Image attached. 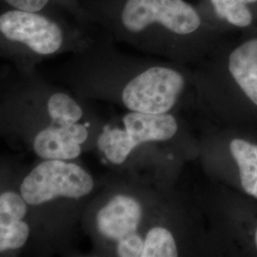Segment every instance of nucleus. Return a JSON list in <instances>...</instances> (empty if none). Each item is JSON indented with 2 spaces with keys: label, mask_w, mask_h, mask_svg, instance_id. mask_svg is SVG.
I'll list each match as a JSON object with an SVG mask.
<instances>
[{
  "label": "nucleus",
  "mask_w": 257,
  "mask_h": 257,
  "mask_svg": "<svg viewBox=\"0 0 257 257\" xmlns=\"http://www.w3.org/2000/svg\"><path fill=\"white\" fill-rule=\"evenodd\" d=\"M1 34L29 47L38 55L55 54L63 43V33L52 20L34 12L12 10L0 17Z\"/></svg>",
  "instance_id": "39448f33"
},
{
  "label": "nucleus",
  "mask_w": 257,
  "mask_h": 257,
  "mask_svg": "<svg viewBox=\"0 0 257 257\" xmlns=\"http://www.w3.org/2000/svg\"><path fill=\"white\" fill-rule=\"evenodd\" d=\"M121 20L131 33L158 23L182 36L195 32L201 24L197 12L183 0H127Z\"/></svg>",
  "instance_id": "20e7f679"
},
{
  "label": "nucleus",
  "mask_w": 257,
  "mask_h": 257,
  "mask_svg": "<svg viewBox=\"0 0 257 257\" xmlns=\"http://www.w3.org/2000/svg\"><path fill=\"white\" fill-rule=\"evenodd\" d=\"M255 244H256V248H257V229H256V231H255Z\"/></svg>",
  "instance_id": "f3484780"
},
{
  "label": "nucleus",
  "mask_w": 257,
  "mask_h": 257,
  "mask_svg": "<svg viewBox=\"0 0 257 257\" xmlns=\"http://www.w3.org/2000/svg\"><path fill=\"white\" fill-rule=\"evenodd\" d=\"M28 204L21 193L5 192L0 195V225L21 221L27 215Z\"/></svg>",
  "instance_id": "ddd939ff"
},
{
  "label": "nucleus",
  "mask_w": 257,
  "mask_h": 257,
  "mask_svg": "<svg viewBox=\"0 0 257 257\" xmlns=\"http://www.w3.org/2000/svg\"><path fill=\"white\" fill-rule=\"evenodd\" d=\"M17 10L37 13L43 9L50 0H4Z\"/></svg>",
  "instance_id": "2eb2a0df"
},
{
  "label": "nucleus",
  "mask_w": 257,
  "mask_h": 257,
  "mask_svg": "<svg viewBox=\"0 0 257 257\" xmlns=\"http://www.w3.org/2000/svg\"><path fill=\"white\" fill-rule=\"evenodd\" d=\"M246 4H249V3H253V2H256L257 0H243Z\"/></svg>",
  "instance_id": "dca6fc26"
},
{
  "label": "nucleus",
  "mask_w": 257,
  "mask_h": 257,
  "mask_svg": "<svg viewBox=\"0 0 257 257\" xmlns=\"http://www.w3.org/2000/svg\"><path fill=\"white\" fill-rule=\"evenodd\" d=\"M92 176L80 166L65 160H45L24 178L20 193L31 206L59 197L79 199L92 193Z\"/></svg>",
  "instance_id": "f257e3e1"
},
{
  "label": "nucleus",
  "mask_w": 257,
  "mask_h": 257,
  "mask_svg": "<svg viewBox=\"0 0 257 257\" xmlns=\"http://www.w3.org/2000/svg\"><path fill=\"white\" fill-rule=\"evenodd\" d=\"M183 76L173 69L153 67L125 86L122 101L131 111L163 114L172 110L183 91Z\"/></svg>",
  "instance_id": "7ed1b4c3"
},
{
  "label": "nucleus",
  "mask_w": 257,
  "mask_h": 257,
  "mask_svg": "<svg viewBox=\"0 0 257 257\" xmlns=\"http://www.w3.org/2000/svg\"><path fill=\"white\" fill-rule=\"evenodd\" d=\"M229 69L241 90L257 106V39L248 40L231 53Z\"/></svg>",
  "instance_id": "6e6552de"
},
{
  "label": "nucleus",
  "mask_w": 257,
  "mask_h": 257,
  "mask_svg": "<svg viewBox=\"0 0 257 257\" xmlns=\"http://www.w3.org/2000/svg\"><path fill=\"white\" fill-rule=\"evenodd\" d=\"M34 151L45 160H73L80 156L81 145L74 142L68 125H51L41 130L34 140Z\"/></svg>",
  "instance_id": "0eeeda50"
},
{
  "label": "nucleus",
  "mask_w": 257,
  "mask_h": 257,
  "mask_svg": "<svg viewBox=\"0 0 257 257\" xmlns=\"http://www.w3.org/2000/svg\"><path fill=\"white\" fill-rule=\"evenodd\" d=\"M29 235L30 228L24 221L0 225V251L21 248L27 242Z\"/></svg>",
  "instance_id": "4468645a"
},
{
  "label": "nucleus",
  "mask_w": 257,
  "mask_h": 257,
  "mask_svg": "<svg viewBox=\"0 0 257 257\" xmlns=\"http://www.w3.org/2000/svg\"><path fill=\"white\" fill-rule=\"evenodd\" d=\"M143 207L128 194L112 196L97 212L96 228L104 238L117 244L121 240L139 233Z\"/></svg>",
  "instance_id": "423d86ee"
},
{
  "label": "nucleus",
  "mask_w": 257,
  "mask_h": 257,
  "mask_svg": "<svg viewBox=\"0 0 257 257\" xmlns=\"http://www.w3.org/2000/svg\"><path fill=\"white\" fill-rule=\"evenodd\" d=\"M123 128L105 130L97 139V146L110 163L119 165L132 151L146 142L166 141L174 138L178 125L169 113L149 114L131 111L123 118Z\"/></svg>",
  "instance_id": "f03ea898"
},
{
  "label": "nucleus",
  "mask_w": 257,
  "mask_h": 257,
  "mask_svg": "<svg viewBox=\"0 0 257 257\" xmlns=\"http://www.w3.org/2000/svg\"><path fill=\"white\" fill-rule=\"evenodd\" d=\"M48 112L52 124L56 126L78 123L83 115L80 106L64 92H56L50 97Z\"/></svg>",
  "instance_id": "9d476101"
},
{
  "label": "nucleus",
  "mask_w": 257,
  "mask_h": 257,
  "mask_svg": "<svg viewBox=\"0 0 257 257\" xmlns=\"http://www.w3.org/2000/svg\"><path fill=\"white\" fill-rule=\"evenodd\" d=\"M216 14L237 27L250 25L252 16L243 0H211Z\"/></svg>",
  "instance_id": "f8f14e48"
},
{
  "label": "nucleus",
  "mask_w": 257,
  "mask_h": 257,
  "mask_svg": "<svg viewBox=\"0 0 257 257\" xmlns=\"http://www.w3.org/2000/svg\"><path fill=\"white\" fill-rule=\"evenodd\" d=\"M230 150L238 166L243 189L248 194L257 198L256 144L236 138L230 142Z\"/></svg>",
  "instance_id": "1a4fd4ad"
},
{
  "label": "nucleus",
  "mask_w": 257,
  "mask_h": 257,
  "mask_svg": "<svg viewBox=\"0 0 257 257\" xmlns=\"http://www.w3.org/2000/svg\"><path fill=\"white\" fill-rule=\"evenodd\" d=\"M177 246L171 231L156 226L148 230L144 236V248L141 257H175Z\"/></svg>",
  "instance_id": "9b49d317"
}]
</instances>
